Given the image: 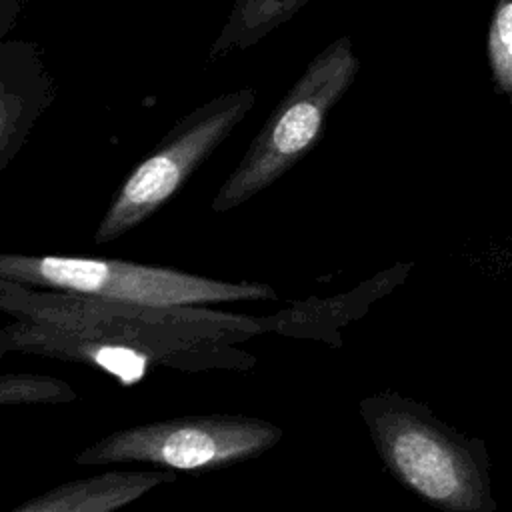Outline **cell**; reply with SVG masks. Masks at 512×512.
Segmentation results:
<instances>
[{
	"label": "cell",
	"mask_w": 512,
	"mask_h": 512,
	"mask_svg": "<svg viewBox=\"0 0 512 512\" xmlns=\"http://www.w3.org/2000/svg\"><path fill=\"white\" fill-rule=\"evenodd\" d=\"M76 392L64 380L44 374H2L0 404H54L70 402Z\"/></svg>",
	"instance_id": "10"
},
{
	"label": "cell",
	"mask_w": 512,
	"mask_h": 512,
	"mask_svg": "<svg viewBox=\"0 0 512 512\" xmlns=\"http://www.w3.org/2000/svg\"><path fill=\"white\" fill-rule=\"evenodd\" d=\"M358 66L348 36L318 52L270 112L210 208L214 212L238 208L306 156L320 140L330 110L354 82Z\"/></svg>",
	"instance_id": "3"
},
{
	"label": "cell",
	"mask_w": 512,
	"mask_h": 512,
	"mask_svg": "<svg viewBox=\"0 0 512 512\" xmlns=\"http://www.w3.org/2000/svg\"><path fill=\"white\" fill-rule=\"evenodd\" d=\"M0 310L22 320L0 330V350L90 362L122 386L154 364L198 372L250 368L254 356L236 342L276 330L256 318L200 306H144L0 280Z\"/></svg>",
	"instance_id": "1"
},
{
	"label": "cell",
	"mask_w": 512,
	"mask_h": 512,
	"mask_svg": "<svg viewBox=\"0 0 512 512\" xmlns=\"http://www.w3.org/2000/svg\"><path fill=\"white\" fill-rule=\"evenodd\" d=\"M280 438V426L252 416H184L116 430L78 452L74 464L148 462L198 474L256 458Z\"/></svg>",
	"instance_id": "6"
},
{
	"label": "cell",
	"mask_w": 512,
	"mask_h": 512,
	"mask_svg": "<svg viewBox=\"0 0 512 512\" xmlns=\"http://www.w3.org/2000/svg\"><path fill=\"white\" fill-rule=\"evenodd\" d=\"M26 0H0V40L16 26Z\"/></svg>",
	"instance_id": "12"
},
{
	"label": "cell",
	"mask_w": 512,
	"mask_h": 512,
	"mask_svg": "<svg viewBox=\"0 0 512 512\" xmlns=\"http://www.w3.org/2000/svg\"><path fill=\"white\" fill-rule=\"evenodd\" d=\"M256 104V90L244 86L210 98L186 114L160 144L140 160L114 192L100 218L94 242H112L158 212L212 156Z\"/></svg>",
	"instance_id": "5"
},
{
	"label": "cell",
	"mask_w": 512,
	"mask_h": 512,
	"mask_svg": "<svg viewBox=\"0 0 512 512\" xmlns=\"http://www.w3.org/2000/svg\"><path fill=\"white\" fill-rule=\"evenodd\" d=\"M360 412L386 468L418 498L442 512H496L482 440L398 394L368 396Z\"/></svg>",
	"instance_id": "2"
},
{
	"label": "cell",
	"mask_w": 512,
	"mask_h": 512,
	"mask_svg": "<svg viewBox=\"0 0 512 512\" xmlns=\"http://www.w3.org/2000/svg\"><path fill=\"white\" fill-rule=\"evenodd\" d=\"M172 480L168 470H110L58 484L10 512H114Z\"/></svg>",
	"instance_id": "8"
},
{
	"label": "cell",
	"mask_w": 512,
	"mask_h": 512,
	"mask_svg": "<svg viewBox=\"0 0 512 512\" xmlns=\"http://www.w3.org/2000/svg\"><path fill=\"white\" fill-rule=\"evenodd\" d=\"M488 58L494 80L506 94H512V0H498L490 30Z\"/></svg>",
	"instance_id": "11"
},
{
	"label": "cell",
	"mask_w": 512,
	"mask_h": 512,
	"mask_svg": "<svg viewBox=\"0 0 512 512\" xmlns=\"http://www.w3.org/2000/svg\"><path fill=\"white\" fill-rule=\"evenodd\" d=\"M56 100V80L34 40L0 42V172Z\"/></svg>",
	"instance_id": "7"
},
{
	"label": "cell",
	"mask_w": 512,
	"mask_h": 512,
	"mask_svg": "<svg viewBox=\"0 0 512 512\" xmlns=\"http://www.w3.org/2000/svg\"><path fill=\"white\" fill-rule=\"evenodd\" d=\"M0 280L144 306H198L278 298L270 286L260 282H226L166 266L90 256L0 252Z\"/></svg>",
	"instance_id": "4"
},
{
	"label": "cell",
	"mask_w": 512,
	"mask_h": 512,
	"mask_svg": "<svg viewBox=\"0 0 512 512\" xmlns=\"http://www.w3.org/2000/svg\"><path fill=\"white\" fill-rule=\"evenodd\" d=\"M308 0H234L220 34L208 50L212 64L232 52L252 48L280 24L290 20Z\"/></svg>",
	"instance_id": "9"
}]
</instances>
